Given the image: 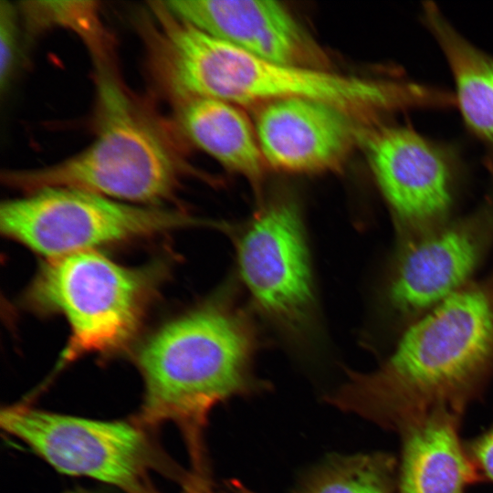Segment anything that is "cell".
<instances>
[{
    "label": "cell",
    "instance_id": "cell-15",
    "mask_svg": "<svg viewBox=\"0 0 493 493\" xmlns=\"http://www.w3.org/2000/svg\"><path fill=\"white\" fill-rule=\"evenodd\" d=\"M181 122L189 138L227 170L259 183L265 160L255 127L236 105L217 99L183 102Z\"/></svg>",
    "mask_w": 493,
    "mask_h": 493
},
{
    "label": "cell",
    "instance_id": "cell-10",
    "mask_svg": "<svg viewBox=\"0 0 493 493\" xmlns=\"http://www.w3.org/2000/svg\"><path fill=\"white\" fill-rule=\"evenodd\" d=\"M260 108L254 127L263 158L266 164L286 173L338 167L375 125L315 99L290 98Z\"/></svg>",
    "mask_w": 493,
    "mask_h": 493
},
{
    "label": "cell",
    "instance_id": "cell-3",
    "mask_svg": "<svg viewBox=\"0 0 493 493\" xmlns=\"http://www.w3.org/2000/svg\"><path fill=\"white\" fill-rule=\"evenodd\" d=\"M252 351L246 324L226 307L205 306L167 323L139 351L144 393L134 420L145 428L174 424L190 457L205 454L212 410L254 388Z\"/></svg>",
    "mask_w": 493,
    "mask_h": 493
},
{
    "label": "cell",
    "instance_id": "cell-4",
    "mask_svg": "<svg viewBox=\"0 0 493 493\" xmlns=\"http://www.w3.org/2000/svg\"><path fill=\"white\" fill-rule=\"evenodd\" d=\"M97 64V134L79 153L55 164L4 174L33 192L65 187L132 202L167 199L177 184L174 159L157 131L135 110L109 68Z\"/></svg>",
    "mask_w": 493,
    "mask_h": 493
},
{
    "label": "cell",
    "instance_id": "cell-1",
    "mask_svg": "<svg viewBox=\"0 0 493 493\" xmlns=\"http://www.w3.org/2000/svg\"><path fill=\"white\" fill-rule=\"evenodd\" d=\"M493 372V278L429 309L374 372L351 373L327 402L400 434L431 414L462 415Z\"/></svg>",
    "mask_w": 493,
    "mask_h": 493
},
{
    "label": "cell",
    "instance_id": "cell-19",
    "mask_svg": "<svg viewBox=\"0 0 493 493\" xmlns=\"http://www.w3.org/2000/svg\"><path fill=\"white\" fill-rule=\"evenodd\" d=\"M466 449L480 481L493 482V423L473 439Z\"/></svg>",
    "mask_w": 493,
    "mask_h": 493
},
{
    "label": "cell",
    "instance_id": "cell-17",
    "mask_svg": "<svg viewBox=\"0 0 493 493\" xmlns=\"http://www.w3.org/2000/svg\"><path fill=\"white\" fill-rule=\"evenodd\" d=\"M21 8L31 29L62 26L78 33L95 58H106V37L95 2H27Z\"/></svg>",
    "mask_w": 493,
    "mask_h": 493
},
{
    "label": "cell",
    "instance_id": "cell-12",
    "mask_svg": "<svg viewBox=\"0 0 493 493\" xmlns=\"http://www.w3.org/2000/svg\"><path fill=\"white\" fill-rule=\"evenodd\" d=\"M177 18L249 54L278 63L317 68L327 58L296 16L272 0H173Z\"/></svg>",
    "mask_w": 493,
    "mask_h": 493
},
{
    "label": "cell",
    "instance_id": "cell-16",
    "mask_svg": "<svg viewBox=\"0 0 493 493\" xmlns=\"http://www.w3.org/2000/svg\"><path fill=\"white\" fill-rule=\"evenodd\" d=\"M398 464L385 453L333 455L314 467L294 493H396Z\"/></svg>",
    "mask_w": 493,
    "mask_h": 493
},
{
    "label": "cell",
    "instance_id": "cell-20",
    "mask_svg": "<svg viewBox=\"0 0 493 493\" xmlns=\"http://www.w3.org/2000/svg\"><path fill=\"white\" fill-rule=\"evenodd\" d=\"M68 493H87V492H83V491H71V492H68Z\"/></svg>",
    "mask_w": 493,
    "mask_h": 493
},
{
    "label": "cell",
    "instance_id": "cell-13",
    "mask_svg": "<svg viewBox=\"0 0 493 493\" xmlns=\"http://www.w3.org/2000/svg\"><path fill=\"white\" fill-rule=\"evenodd\" d=\"M461 416L436 411L401 433L396 493H466L480 481L459 438Z\"/></svg>",
    "mask_w": 493,
    "mask_h": 493
},
{
    "label": "cell",
    "instance_id": "cell-7",
    "mask_svg": "<svg viewBox=\"0 0 493 493\" xmlns=\"http://www.w3.org/2000/svg\"><path fill=\"white\" fill-rule=\"evenodd\" d=\"M192 223L177 212L65 187L42 188L0 208L2 232L49 259Z\"/></svg>",
    "mask_w": 493,
    "mask_h": 493
},
{
    "label": "cell",
    "instance_id": "cell-6",
    "mask_svg": "<svg viewBox=\"0 0 493 493\" xmlns=\"http://www.w3.org/2000/svg\"><path fill=\"white\" fill-rule=\"evenodd\" d=\"M3 430L57 471L133 493L147 484L158 455L145 427L133 422L62 414L19 403L3 408Z\"/></svg>",
    "mask_w": 493,
    "mask_h": 493
},
{
    "label": "cell",
    "instance_id": "cell-5",
    "mask_svg": "<svg viewBox=\"0 0 493 493\" xmlns=\"http://www.w3.org/2000/svg\"><path fill=\"white\" fill-rule=\"evenodd\" d=\"M149 285L146 271L87 250L50 258L28 297L35 306L66 317L71 334L61 356L63 365L126 344L138 329Z\"/></svg>",
    "mask_w": 493,
    "mask_h": 493
},
{
    "label": "cell",
    "instance_id": "cell-9",
    "mask_svg": "<svg viewBox=\"0 0 493 493\" xmlns=\"http://www.w3.org/2000/svg\"><path fill=\"white\" fill-rule=\"evenodd\" d=\"M242 279L257 305L291 330H301L313 309L309 257L299 212L288 200L265 206L238 245Z\"/></svg>",
    "mask_w": 493,
    "mask_h": 493
},
{
    "label": "cell",
    "instance_id": "cell-2",
    "mask_svg": "<svg viewBox=\"0 0 493 493\" xmlns=\"http://www.w3.org/2000/svg\"><path fill=\"white\" fill-rule=\"evenodd\" d=\"M152 11L157 21L151 33L152 61L163 84L183 102L212 98L261 107L309 98L338 105L371 123L418 110L424 102L421 84L403 73L357 76L278 63L204 33L163 4Z\"/></svg>",
    "mask_w": 493,
    "mask_h": 493
},
{
    "label": "cell",
    "instance_id": "cell-14",
    "mask_svg": "<svg viewBox=\"0 0 493 493\" xmlns=\"http://www.w3.org/2000/svg\"><path fill=\"white\" fill-rule=\"evenodd\" d=\"M422 16L447 61L456 105L483 146L485 164L493 177V57L464 37L434 3L424 4Z\"/></svg>",
    "mask_w": 493,
    "mask_h": 493
},
{
    "label": "cell",
    "instance_id": "cell-11",
    "mask_svg": "<svg viewBox=\"0 0 493 493\" xmlns=\"http://www.w3.org/2000/svg\"><path fill=\"white\" fill-rule=\"evenodd\" d=\"M488 205L419 234L406 245L389 288L396 310L404 315L428 311L462 288L493 236V207Z\"/></svg>",
    "mask_w": 493,
    "mask_h": 493
},
{
    "label": "cell",
    "instance_id": "cell-8",
    "mask_svg": "<svg viewBox=\"0 0 493 493\" xmlns=\"http://www.w3.org/2000/svg\"><path fill=\"white\" fill-rule=\"evenodd\" d=\"M360 146L402 226L417 236L441 226L452 204L457 172L449 149L409 126L383 121L365 131Z\"/></svg>",
    "mask_w": 493,
    "mask_h": 493
},
{
    "label": "cell",
    "instance_id": "cell-18",
    "mask_svg": "<svg viewBox=\"0 0 493 493\" xmlns=\"http://www.w3.org/2000/svg\"><path fill=\"white\" fill-rule=\"evenodd\" d=\"M18 59L16 8L8 1L0 2V88L8 89Z\"/></svg>",
    "mask_w": 493,
    "mask_h": 493
}]
</instances>
